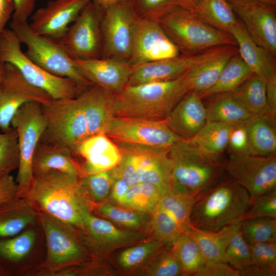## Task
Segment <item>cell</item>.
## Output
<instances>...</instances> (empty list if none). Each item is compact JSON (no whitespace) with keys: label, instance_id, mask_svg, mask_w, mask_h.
Masks as SVG:
<instances>
[{"label":"cell","instance_id":"1","mask_svg":"<svg viewBox=\"0 0 276 276\" xmlns=\"http://www.w3.org/2000/svg\"><path fill=\"white\" fill-rule=\"evenodd\" d=\"M79 178L58 171L34 175L21 197L30 200L36 210L78 228L94 205L81 188Z\"/></svg>","mask_w":276,"mask_h":276},{"label":"cell","instance_id":"2","mask_svg":"<svg viewBox=\"0 0 276 276\" xmlns=\"http://www.w3.org/2000/svg\"><path fill=\"white\" fill-rule=\"evenodd\" d=\"M185 74L171 80L127 85L114 94V116L165 119L190 91Z\"/></svg>","mask_w":276,"mask_h":276},{"label":"cell","instance_id":"3","mask_svg":"<svg viewBox=\"0 0 276 276\" xmlns=\"http://www.w3.org/2000/svg\"><path fill=\"white\" fill-rule=\"evenodd\" d=\"M250 204L245 189L232 179L221 180L198 198L190 223L198 228L215 232L239 221Z\"/></svg>","mask_w":276,"mask_h":276},{"label":"cell","instance_id":"4","mask_svg":"<svg viewBox=\"0 0 276 276\" xmlns=\"http://www.w3.org/2000/svg\"><path fill=\"white\" fill-rule=\"evenodd\" d=\"M46 245L45 258L33 274L55 276L85 260L89 253L75 226L37 210Z\"/></svg>","mask_w":276,"mask_h":276},{"label":"cell","instance_id":"5","mask_svg":"<svg viewBox=\"0 0 276 276\" xmlns=\"http://www.w3.org/2000/svg\"><path fill=\"white\" fill-rule=\"evenodd\" d=\"M172 160L174 190L199 198L221 181V162L213 160L198 151L188 141L180 140L169 149Z\"/></svg>","mask_w":276,"mask_h":276},{"label":"cell","instance_id":"6","mask_svg":"<svg viewBox=\"0 0 276 276\" xmlns=\"http://www.w3.org/2000/svg\"><path fill=\"white\" fill-rule=\"evenodd\" d=\"M157 21L182 54H193L223 45L237 46L230 34L211 26L191 10L180 7Z\"/></svg>","mask_w":276,"mask_h":276},{"label":"cell","instance_id":"7","mask_svg":"<svg viewBox=\"0 0 276 276\" xmlns=\"http://www.w3.org/2000/svg\"><path fill=\"white\" fill-rule=\"evenodd\" d=\"M0 61L13 65L28 82L53 100L74 98L84 89L68 78L48 72L30 59L21 51V42L10 29L5 28L0 35Z\"/></svg>","mask_w":276,"mask_h":276},{"label":"cell","instance_id":"8","mask_svg":"<svg viewBox=\"0 0 276 276\" xmlns=\"http://www.w3.org/2000/svg\"><path fill=\"white\" fill-rule=\"evenodd\" d=\"M9 26L21 43L26 45L25 54L40 67L54 75L68 78L83 88L93 85L80 72L57 39L35 33L28 21L12 20Z\"/></svg>","mask_w":276,"mask_h":276},{"label":"cell","instance_id":"9","mask_svg":"<svg viewBox=\"0 0 276 276\" xmlns=\"http://www.w3.org/2000/svg\"><path fill=\"white\" fill-rule=\"evenodd\" d=\"M41 106L47 125L39 142L65 147L73 152L80 143L89 136L77 96L52 99Z\"/></svg>","mask_w":276,"mask_h":276},{"label":"cell","instance_id":"10","mask_svg":"<svg viewBox=\"0 0 276 276\" xmlns=\"http://www.w3.org/2000/svg\"><path fill=\"white\" fill-rule=\"evenodd\" d=\"M46 125L41 104L36 102L23 104L11 121V127L17 134L19 150V164L15 179L19 197L27 191L33 180L32 158Z\"/></svg>","mask_w":276,"mask_h":276},{"label":"cell","instance_id":"11","mask_svg":"<svg viewBox=\"0 0 276 276\" xmlns=\"http://www.w3.org/2000/svg\"><path fill=\"white\" fill-rule=\"evenodd\" d=\"M138 18L130 0L123 1L103 9L101 21V58L129 61Z\"/></svg>","mask_w":276,"mask_h":276},{"label":"cell","instance_id":"12","mask_svg":"<svg viewBox=\"0 0 276 276\" xmlns=\"http://www.w3.org/2000/svg\"><path fill=\"white\" fill-rule=\"evenodd\" d=\"M221 166L232 180L248 192L250 205L258 197L275 189V155L230 154Z\"/></svg>","mask_w":276,"mask_h":276},{"label":"cell","instance_id":"13","mask_svg":"<svg viewBox=\"0 0 276 276\" xmlns=\"http://www.w3.org/2000/svg\"><path fill=\"white\" fill-rule=\"evenodd\" d=\"M103 9L89 2L69 27L65 34L57 39L73 60L101 58L102 37L101 21Z\"/></svg>","mask_w":276,"mask_h":276},{"label":"cell","instance_id":"14","mask_svg":"<svg viewBox=\"0 0 276 276\" xmlns=\"http://www.w3.org/2000/svg\"><path fill=\"white\" fill-rule=\"evenodd\" d=\"M106 134L117 142L166 149L182 140L164 120L113 117Z\"/></svg>","mask_w":276,"mask_h":276},{"label":"cell","instance_id":"15","mask_svg":"<svg viewBox=\"0 0 276 276\" xmlns=\"http://www.w3.org/2000/svg\"><path fill=\"white\" fill-rule=\"evenodd\" d=\"M52 99L44 91L28 82L11 64L3 63L0 82V130L11 129V121L25 103L46 104Z\"/></svg>","mask_w":276,"mask_h":276},{"label":"cell","instance_id":"16","mask_svg":"<svg viewBox=\"0 0 276 276\" xmlns=\"http://www.w3.org/2000/svg\"><path fill=\"white\" fill-rule=\"evenodd\" d=\"M234 45H223L193 54H182L168 59L133 65L128 85L175 79L192 68L222 54Z\"/></svg>","mask_w":276,"mask_h":276},{"label":"cell","instance_id":"17","mask_svg":"<svg viewBox=\"0 0 276 276\" xmlns=\"http://www.w3.org/2000/svg\"><path fill=\"white\" fill-rule=\"evenodd\" d=\"M180 54L157 21L137 19L129 61L132 65L173 58Z\"/></svg>","mask_w":276,"mask_h":276},{"label":"cell","instance_id":"18","mask_svg":"<svg viewBox=\"0 0 276 276\" xmlns=\"http://www.w3.org/2000/svg\"><path fill=\"white\" fill-rule=\"evenodd\" d=\"M227 1L252 39L275 57V6L252 1Z\"/></svg>","mask_w":276,"mask_h":276},{"label":"cell","instance_id":"19","mask_svg":"<svg viewBox=\"0 0 276 276\" xmlns=\"http://www.w3.org/2000/svg\"><path fill=\"white\" fill-rule=\"evenodd\" d=\"M89 0H51L31 16L35 33L59 39L66 33Z\"/></svg>","mask_w":276,"mask_h":276},{"label":"cell","instance_id":"20","mask_svg":"<svg viewBox=\"0 0 276 276\" xmlns=\"http://www.w3.org/2000/svg\"><path fill=\"white\" fill-rule=\"evenodd\" d=\"M73 61L80 72L90 83L114 94L128 85L133 69V65L129 61L118 58Z\"/></svg>","mask_w":276,"mask_h":276},{"label":"cell","instance_id":"21","mask_svg":"<svg viewBox=\"0 0 276 276\" xmlns=\"http://www.w3.org/2000/svg\"><path fill=\"white\" fill-rule=\"evenodd\" d=\"M81 241L89 254L98 255L109 248L133 242L142 235L121 230L112 223L91 213L77 228Z\"/></svg>","mask_w":276,"mask_h":276},{"label":"cell","instance_id":"22","mask_svg":"<svg viewBox=\"0 0 276 276\" xmlns=\"http://www.w3.org/2000/svg\"><path fill=\"white\" fill-rule=\"evenodd\" d=\"M72 153L83 159L80 168L82 176L111 170L118 166L121 158L117 144L103 133L85 139L76 146Z\"/></svg>","mask_w":276,"mask_h":276},{"label":"cell","instance_id":"23","mask_svg":"<svg viewBox=\"0 0 276 276\" xmlns=\"http://www.w3.org/2000/svg\"><path fill=\"white\" fill-rule=\"evenodd\" d=\"M202 99L198 93L189 91L164 119L182 140L192 139L207 122L206 109Z\"/></svg>","mask_w":276,"mask_h":276},{"label":"cell","instance_id":"24","mask_svg":"<svg viewBox=\"0 0 276 276\" xmlns=\"http://www.w3.org/2000/svg\"><path fill=\"white\" fill-rule=\"evenodd\" d=\"M133 145L139 156L140 182L154 185L162 194L173 190V163L169 154V149Z\"/></svg>","mask_w":276,"mask_h":276},{"label":"cell","instance_id":"25","mask_svg":"<svg viewBox=\"0 0 276 276\" xmlns=\"http://www.w3.org/2000/svg\"><path fill=\"white\" fill-rule=\"evenodd\" d=\"M86 120L89 136L105 134L114 116V94L93 85L78 95Z\"/></svg>","mask_w":276,"mask_h":276},{"label":"cell","instance_id":"26","mask_svg":"<svg viewBox=\"0 0 276 276\" xmlns=\"http://www.w3.org/2000/svg\"><path fill=\"white\" fill-rule=\"evenodd\" d=\"M229 34L237 43L238 54L254 74L266 82L276 76L275 57L257 44L239 20Z\"/></svg>","mask_w":276,"mask_h":276},{"label":"cell","instance_id":"27","mask_svg":"<svg viewBox=\"0 0 276 276\" xmlns=\"http://www.w3.org/2000/svg\"><path fill=\"white\" fill-rule=\"evenodd\" d=\"M41 229L38 222L16 235L0 239V264L8 275L14 273L34 253Z\"/></svg>","mask_w":276,"mask_h":276},{"label":"cell","instance_id":"28","mask_svg":"<svg viewBox=\"0 0 276 276\" xmlns=\"http://www.w3.org/2000/svg\"><path fill=\"white\" fill-rule=\"evenodd\" d=\"M38 223L37 210L29 199L19 197L0 204V239L16 235Z\"/></svg>","mask_w":276,"mask_h":276},{"label":"cell","instance_id":"29","mask_svg":"<svg viewBox=\"0 0 276 276\" xmlns=\"http://www.w3.org/2000/svg\"><path fill=\"white\" fill-rule=\"evenodd\" d=\"M34 175L51 171H58L81 177L80 167L68 148L39 142L35 150L32 163Z\"/></svg>","mask_w":276,"mask_h":276},{"label":"cell","instance_id":"30","mask_svg":"<svg viewBox=\"0 0 276 276\" xmlns=\"http://www.w3.org/2000/svg\"><path fill=\"white\" fill-rule=\"evenodd\" d=\"M241 221H236L215 232L198 228L191 223L183 231L196 243L205 263L224 262L225 249L234 235L239 231Z\"/></svg>","mask_w":276,"mask_h":276},{"label":"cell","instance_id":"31","mask_svg":"<svg viewBox=\"0 0 276 276\" xmlns=\"http://www.w3.org/2000/svg\"><path fill=\"white\" fill-rule=\"evenodd\" d=\"M209 97L212 98L205 107L207 121L219 122L234 127L246 126L258 118L249 111L232 92Z\"/></svg>","mask_w":276,"mask_h":276},{"label":"cell","instance_id":"32","mask_svg":"<svg viewBox=\"0 0 276 276\" xmlns=\"http://www.w3.org/2000/svg\"><path fill=\"white\" fill-rule=\"evenodd\" d=\"M234 126L215 121H207L203 127L188 141L199 152L218 162L227 147L229 134Z\"/></svg>","mask_w":276,"mask_h":276},{"label":"cell","instance_id":"33","mask_svg":"<svg viewBox=\"0 0 276 276\" xmlns=\"http://www.w3.org/2000/svg\"><path fill=\"white\" fill-rule=\"evenodd\" d=\"M237 53V46H233L228 51L187 71L185 77L190 91L201 94L211 88L229 59Z\"/></svg>","mask_w":276,"mask_h":276},{"label":"cell","instance_id":"34","mask_svg":"<svg viewBox=\"0 0 276 276\" xmlns=\"http://www.w3.org/2000/svg\"><path fill=\"white\" fill-rule=\"evenodd\" d=\"M248 154L268 156L275 155V118L266 114L246 126Z\"/></svg>","mask_w":276,"mask_h":276},{"label":"cell","instance_id":"35","mask_svg":"<svg viewBox=\"0 0 276 276\" xmlns=\"http://www.w3.org/2000/svg\"><path fill=\"white\" fill-rule=\"evenodd\" d=\"M191 11L204 22L229 34L239 21L227 0H199Z\"/></svg>","mask_w":276,"mask_h":276},{"label":"cell","instance_id":"36","mask_svg":"<svg viewBox=\"0 0 276 276\" xmlns=\"http://www.w3.org/2000/svg\"><path fill=\"white\" fill-rule=\"evenodd\" d=\"M254 74L238 53L233 56L222 70L214 85L199 94L202 98L235 90Z\"/></svg>","mask_w":276,"mask_h":276},{"label":"cell","instance_id":"37","mask_svg":"<svg viewBox=\"0 0 276 276\" xmlns=\"http://www.w3.org/2000/svg\"><path fill=\"white\" fill-rule=\"evenodd\" d=\"M232 93L256 116L260 117L267 113L266 83L257 75L253 74Z\"/></svg>","mask_w":276,"mask_h":276},{"label":"cell","instance_id":"38","mask_svg":"<svg viewBox=\"0 0 276 276\" xmlns=\"http://www.w3.org/2000/svg\"><path fill=\"white\" fill-rule=\"evenodd\" d=\"M162 195L154 185L139 182L129 187L119 204L140 212L152 213L158 205Z\"/></svg>","mask_w":276,"mask_h":276},{"label":"cell","instance_id":"39","mask_svg":"<svg viewBox=\"0 0 276 276\" xmlns=\"http://www.w3.org/2000/svg\"><path fill=\"white\" fill-rule=\"evenodd\" d=\"M197 199L193 195L173 190L162 195L158 206L174 219L183 232L190 223V216Z\"/></svg>","mask_w":276,"mask_h":276},{"label":"cell","instance_id":"40","mask_svg":"<svg viewBox=\"0 0 276 276\" xmlns=\"http://www.w3.org/2000/svg\"><path fill=\"white\" fill-rule=\"evenodd\" d=\"M171 247L180 263L182 275H194L205 263L196 243L185 233L175 239Z\"/></svg>","mask_w":276,"mask_h":276},{"label":"cell","instance_id":"41","mask_svg":"<svg viewBox=\"0 0 276 276\" xmlns=\"http://www.w3.org/2000/svg\"><path fill=\"white\" fill-rule=\"evenodd\" d=\"M240 230L249 244L276 241V218L264 217L241 221Z\"/></svg>","mask_w":276,"mask_h":276},{"label":"cell","instance_id":"42","mask_svg":"<svg viewBox=\"0 0 276 276\" xmlns=\"http://www.w3.org/2000/svg\"><path fill=\"white\" fill-rule=\"evenodd\" d=\"M113 169L82 176L80 185L94 203H100L110 194L113 178Z\"/></svg>","mask_w":276,"mask_h":276},{"label":"cell","instance_id":"43","mask_svg":"<svg viewBox=\"0 0 276 276\" xmlns=\"http://www.w3.org/2000/svg\"><path fill=\"white\" fill-rule=\"evenodd\" d=\"M19 150L17 134L13 128L0 133V178L18 169Z\"/></svg>","mask_w":276,"mask_h":276},{"label":"cell","instance_id":"44","mask_svg":"<svg viewBox=\"0 0 276 276\" xmlns=\"http://www.w3.org/2000/svg\"><path fill=\"white\" fill-rule=\"evenodd\" d=\"M96 209L100 215L130 228H140L143 226L147 220L145 213L124 209L109 202L100 203Z\"/></svg>","mask_w":276,"mask_h":276},{"label":"cell","instance_id":"45","mask_svg":"<svg viewBox=\"0 0 276 276\" xmlns=\"http://www.w3.org/2000/svg\"><path fill=\"white\" fill-rule=\"evenodd\" d=\"M151 214V225L155 239L171 244L182 233L174 219L158 205Z\"/></svg>","mask_w":276,"mask_h":276},{"label":"cell","instance_id":"46","mask_svg":"<svg viewBox=\"0 0 276 276\" xmlns=\"http://www.w3.org/2000/svg\"><path fill=\"white\" fill-rule=\"evenodd\" d=\"M169 245L156 239L126 249L118 257L119 265L124 268H130L142 263L165 245Z\"/></svg>","mask_w":276,"mask_h":276},{"label":"cell","instance_id":"47","mask_svg":"<svg viewBox=\"0 0 276 276\" xmlns=\"http://www.w3.org/2000/svg\"><path fill=\"white\" fill-rule=\"evenodd\" d=\"M224 261L239 271L251 264L249 244L243 238L240 229L225 249Z\"/></svg>","mask_w":276,"mask_h":276},{"label":"cell","instance_id":"48","mask_svg":"<svg viewBox=\"0 0 276 276\" xmlns=\"http://www.w3.org/2000/svg\"><path fill=\"white\" fill-rule=\"evenodd\" d=\"M138 18L157 21L178 7L175 0H130Z\"/></svg>","mask_w":276,"mask_h":276},{"label":"cell","instance_id":"49","mask_svg":"<svg viewBox=\"0 0 276 276\" xmlns=\"http://www.w3.org/2000/svg\"><path fill=\"white\" fill-rule=\"evenodd\" d=\"M264 217L276 218L275 189L258 197L238 221Z\"/></svg>","mask_w":276,"mask_h":276},{"label":"cell","instance_id":"50","mask_svg":"<svg viewBox=\"0 0 276 276\" xmlns=\"http://www.w3.org/2000/svg\"><path fill=\"white\" fill-rule=\"evenodd\" d=\"M150 275L153 276H177L182 274L180 263L172 247L163 251L151 266Z\"/></svg>","mask_w":276,"mask_h":276},{"label":"cell","instance_id":"51","mask_svg":"<svg viewBox=\"0 0 276 276\" xmlns=\"http://www.w3.org/2000/svg\"><path fill=\"white\" fill-rule=\"evenodd\" d=\"M249 246L251 264L276 269V241L256 243Z\"/></svg>","mask_w":276,"mask_h":276},{"label":"cell","instance_id":"52","mask_svg":"<svg viewBox=\"0 0 276 276\" xmlns=\"http://www.w3.org/2000/svg\"><path fill=\"white\" fill-rule=\"evenodd\" d=\"M227 147L231 154H248V141L246 126H236L231 131Z\"/></svg>","mask_w":276,"mask_h":276},{"label":"cell","instance_id":"53","mask_svg":"<svg viewBox=\"0 0 276 276\" xmlns=\"http://www.w3.org/2000/svg\"><path fill=\"white\" fill-rule=\"evenodd\" d=\"M194 276H240L239 271L224 262L205 263Z\"/></svg>","mask_w":276,"mask_h":276},{"label":"cell","instance_id":"54","mask_svg":"<svg viewBox=\"0 0 276 276\" xmlns=\"http://www.w3.org/2000/svg\"><path fill=\"white\" fill-rule=\"evenodd\" d=\"M19 197L18 187L12 175L0 178V204Z\"/></svg>","mask_w":276,"mask_h":276},{"label":"cell","instance_id":"55","mask_svg":"<svg viewBox=\"0 0 276 276\" xmlns=\"http://www.w3.org/2000/svg\"><path fill=\"white\" fill-rule=\"evenodd\" d=\"M15 9L12 15V20L28 21L31 17L36 5V0H13Z\"/></svg>","mask_w":276,"mask_h":276},{"label":"cell","instance_id":"56","mask_svg":"<svg viewBox=\"0 0 276 276\" xmlns=\"http://www.w3.org/2000/svg\"><path fill=\"white\" fill-rule=\"evenodd\" d=\"M113 178L110 194L111 198L120 203L128 190L130 186L117 172L113 168Z\"/></svg>","mask_w":276,"mask_h":276},{"label":"cell","instance_id":"57","mask_svg":"<svg viewBox=\"0 0 276 276\" xmlns=\"http://www.w3.org/2000/svg\"><path fill=\"white\" fill-rule=\"evenodd\" d=\"M267 114L275 118L276 115V76L266 82Z\"/></svg>","mask_w":276,"mask_h":276},{"label":"cell","instance_id":"58","mask_svg":"<svg viewBox=\"0 0 276 276\" xmlns=\"http://www.w3.org/2000/svg\"><path fill=\"white\" fill-rule=\"evenodd\" d=\"M240 276H275L276 269L251 264L239 271Z\"/></svg>","mask_w":276,"mask_h":276},{"label":"cell","instance_id":"59","mask_svg":"<svg viewBox=\"0 0 276 276\" xmlns=\"http://www.w3.org/2000/svg\"><path fill=\"white\" fill-rule=\"evenodd\" d=\"M15 7L13 0H0V35L12 17Z\"/></svg>","mask_w":276,"mask_h":276},{"label":"cell","instance_id":"60","mask_svg":"<svg viewBox=\"0 0 276 276\" xmlns=\"http://www.w3.org/2000/svg\"><path fill=\"white\" fill-rule=\"evenodd\" d=\"M199 0H175L178 7L192 10Z\"/></svg>","mask_w":276,"mask_h":276},{"label":"cell","instance_id":"61","mask_svg":"<svg viewBox=\"0 0 276 276\" xmlns=\"http://www.w3.org/2000/svg\"><path fill=\"white\" fill-rule=\"evenodd\" d=\"M96 3L102 9H105L111 5L117 4L125 0H89Z\"/></svg>","mask_w":276,"mask_h":276},{"label":"cell","instance_id":"62","mask_svg":"<svg viewBox=\"0 0 276 276\" xmlns=\"http://www.w3.org/2000/svg\"><path fill=\"white\" fill-rule=\"evenodd\" d=\"M261 3L271 6H276V0H243Z\"/></svg>","mask_w":276,"mask_h":276},{"label":"cell","instance_id":"63","mask_svg":"<svg viewBox=\"0 0 276 276\" xmlns=\"http://www.w3.org/2000/svg\"><path fill=\"white\" fill-rule=\"evenodd\" d=\"M0 275H8L7 272L0 264Z\"/></svg>","mask_w":276,"mask_h":276},{"label":"cell","instance_id":"64","mask_svg":"<svg viewBox=\"0 0 276 276\" xmlns=\"http://www.w3.org/2000/svg\"><path fill=\"white\" fill-rule=\"evenodd\" d=\"M3 64V63H2L0 61V82H1V74H2V69Z\"/></svg>","mask_w":276,"mask_h":276}]
</instances>
